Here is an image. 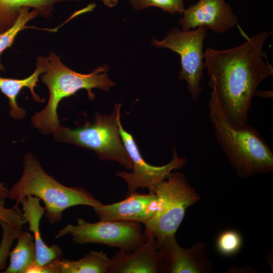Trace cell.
<instances>
[{
	"label": "cell",
	"mask_w": 273,
	"mask_h": 273,
	"mask_svg": "<svg viewBox=\"0 0 273 273\" xmlns=\"http://www.w3.org/2000/svg\"><path fill=\"white\" fill-rule=\"evenodd\" d=\"M3 234L0 244V270L6 267L7 261L10 253L13 242L17 239L23 232L22 229L14 227L0 220Z\"/></svg>",
	"instance_id": "obj_23"
},
{
	"label": "cell",
	"mask_w": 273,
	"mask_h": 273,
	"mask_svg": "<svg viewBox=\"0 0 273 273\" xmlns=\"http://www.w3.org/2000/svg\"><path fill=\"white\" fill-rule=\"evenodd\" d=\"M118 125L122 141L133 164L132 172H116L117 175L124 179L127 185V196L136 192L139 188H147L150 193L154 194L155 186L158 183L166 178L173 170L180 169L187 164L186 158L179 157L174 147L170 162L161 166L149 164L142 156L133 136L122 127L120 118Z\"/></svg>",
	"instance_id": "obj_9"
},
{
	"label": "cell",
	"mask_w": 273,
	"mask_h": 273,
	"mask_svg": "<svg viewBox=\"0 0 273 273\" xmlns=\"http://www.w3.org/2000/svg\"><path fill=\"white\" fill-rule=\"evenodd\" d=\"M92 208L101 220L144 223L159 210L160 206L155 194L144 195L136 192L121 201L109 205L101 203Z\"/></svg>",
	"instance_id": "obj_12"
},
{
	"label": "cell",
	"mask_w": 273,
	"mask_h": 273,
	"mask_svg": "<svg viewBox=\"0 0 273 273\" xmlns=\"http://www.w3.org/2000/svg\"><path fill=\"white\" fill-rule=\"evenodd\" d=\"M158 243L162 260V273L213 272L204 243H198L189 248H184L177 243L175 235L168 236Z\"/></svg>",
	"instance_id": "obj_10"
},
{
	"label": "cell",
	"mask_w": 273,
	"mask_h": 273,
	"mask_svg": "<svg viewBox=\"0 0 273 273\" xmlns=\"http://www.w3.org/2000/svg\"><path fill=\"white\" fill-rule=\"evenodd\" d=\"M243 245L241 235L237 231L228 230L222 232L218 236L216 247L219 254L230 256L237 253Z\"/></svg>",
	"instance_id": "obj_21"
},
{
	"label": "cell",
	"mask_w": 273,
	"mask_h": 273,
	"mask_svg": "<svg viewBox=\"0 0 273 273\" xmlns=\"http://www.w3.org/2000/svg\"><path fill=\"white\" fill-rule=\"evenodd\" d=\"M179 25L188 30L204 26L217 33H223L238 25V18L225 0H199L183 13Z\"/></svg>",
	"instance_id": "obj_11"
},
{
	"label": "cell",
	"mask_w": 273,
	"mask_h": 273,
	"mask_svg": "<svg viewBox=\"0 0 273 273\" xmlns=\"http://www.w3.org/2000/svg\"><path fill=\"white\" fill-rule=\"evenodd\" d=\"M209 116L216 138L238 176L247 178L273 171V153L257 130L247 123L234 128L210 95Z\"/></svg>",
	"instance_id": "obj_3"
},
{
	"label": "cell",
	"mask_w": 273,
	"mask_h": 273,
	"mask_svg": "<svg viewBox=\"0 0 273 273\" xmlns=\"http://www.w3.org/2000/svg\"><path fill=\"white\" fill-rule=\"evenodd\" d=\"M58 0H0V33L10 28L23 7L36 9L39 14L48 16Z\"/></svg>",
	"instance_id": "obj_17"
},
{
	"label": "cell",
	"mask_w": 273,
	"mask_h": 273,
	"mask_svg": "<svg viewBox=\"0 0 273 273\" xmlns=\"http://www.w3.org/2000/svg\"><path fill=\"white\" fill-rule=\"evenodd\" d=\"M9 254L10 263L3 273H28L35 264L36 249L33 236L23 231Z\"/></svg>",
	"instance_id": "obj_16"
},
{
	"label": "cell",
	"mask_w": 273,
	"mask_h": 273,
	"mask_svg": "<svg viewBox=\"0 0 273 273\" xmlns=\"http://www.w3.org/2000/svg\"><path fill=\"white\" fill-rule=\"evenodd\" d=\"M162 260L156 239L151 236L132 251L116 252L108 273H162Z\"/></svg>",
	"instance_id": "obj_13"
},
{
	"label": "cell",
	"mask_w": 273,
	"mask_h": 273,
	"mask_svg": "<svg viewBox=\"0 0 273 273\" xmlns=\"http://www.w3.org/2000/svg\"><path fill=\"white\" fill-rule=\"evenodd\" d=\"M9 192L8 187L0 181V220L14 227L22 229L23 225L27 222L22 211L20 209L8 208L5 206Z\"/></svg>",
	"instance_id": "obj_20"
},
{
	"label": "cell",
	"mask_w": 273,
	"mask_h": 273,
	"mask_svg": "<svg viewBox=\"0 0 273 273\" xmlns=\"http://www.w3.org/2000/svg\"><path fill=\"white\" fill-rule=\"evenodd\" d=\"M60 273H108L110 258L103 251H91L78 260L61 258Z\"/></svg>",
	"instance_id": "obj_18"
},
{
	"label": "cell",
	"mask_w": 273,
	"mask_h": 273,
	"mask_svg": "<svg viewBox=\"0 0 273 273\" xmlns=\"http://www.w3.org/2000/svg\"><path fill=\"white\" fill-rule=\"evenodd\" d=\"M121 104H115L109 115L96 113L94 121L76 128L61 124L54 132L56 141L73 144L95 152L102 160L118 162L127 169H132V161L122 141L118 125Z\"/></svg>",
	"instance_id": "obj_5"
},
{
	"label": "cell",
	"mask_w": 273,
	"mask_h": 273,
	"mask_svg": "<svg viewBox=\"0 0 273 273\" xmlns=\"http://www.w3.org/2000/svg\"><path fill=\"white\" fill-rule=\"evenodd\" d=\"M153 193L159 200L160 208L143 223L144 235L145 240L153 236L159 242L168 236L175 235L187 208L198 202L200 197L179 172H171L155 186Z\"/></svg>",
	"instance_id": "obj_6"
},
{
	"label": "cell",
	"mask_w": 273,
	"mask_h": 273,
	"mask_svg": "<svg viewBox=\"0 0 273 273\" xmlns=\"http://www.w3.org/2000/svg\"><path fill=\"white\" fill-rule=\"evenodd\" d=\"M48 59L39 57L36 62V67L33 73L28 77L23 79L4 78L0 76V90L9 100L10 115L15 120H21L26 114L25 110L19 106L17 102V97L21 90L28 88L32 95L33 100L38 102H43L35 94V87L37 85L38 77L46 71Z\"/></svg>",
	"instance_id": "obj_15"
},
{
	"label": "cell",
	"mask_w": 273,
	"mask_h": 273,
	"mask_svg": "<svg viewBox=\"0 0 273 273\" xmlns=\"http://www.w3.org/2000/svg\"><path fill=\"white\" fill-rule=\"evenodd\" d=\"M66 235L72 236L75 244H101L126 251L135 250L145 241L141 223L130 221L101 220L90 223L79 218L76 225L67 224L55 238Z\"/></svg>",
	"instance_id": "obj_8"
},
{
	"label": "cell",
	"mask_w": 273,
	"mask_h": 273,
	"mask_svg": "<svg viewBox=\"0 0 273 273\" xmlns=\"http://www.w3.org/2000/svg\"><path fill=\"white\" fill-rule=\"evenodd\" d=\"M207 30L204 26L188 30L173 28L163 40L155 38L152 40L154 46L168 49L180 56L181 70L178 79L187 82L193 101L198 100L202 92L200 84L204 77L203 70L205 67L203 48Z\"/></svg>",
	"instance_id": "obj_7"
},
{
	"label": "cell",
	"mask_w": 273,
	"mask_h": 273,
	"mask_svg": "<svg viewBox=\"0 0 273 273\" xmlns=\"http://www.w3.org/2000/svg\"><path fill=\"white\" fill-rule=\"evenodd\" d=\"M40 199L28 195L20 202L22 211L27 222L28 230L33 233L36 249L35 264L42 266L62 258L63 251L60 247L53 244L48 246L41 237L39 230L40 221L46 212L44 207L41 205Z\"/></svg>",
	"instance_id": "obj_14"
},
{
	"label": "cell",
	"mask_w": 273,
	"mask_h": 273,
	"mask_svg": "<svg viewBox=\"0 0 273 273\" xmlns=\"http://www.w3.org/2000/svg\"><path fill=\"white\" fill-rule=\"evenodd\" d=\"M24 168L20 178L9 189L8 198L15 201L13 207L19 209L21 200L28 195L41 200L46 209L44 216L50 224L59 222L67 209L77 206L94 207L101 202L82 187H67L48 174L31 153L23 157Z\"/></svg>",
	"instance_id": "obj_2"
},
{
	"label": "cell",
	"mask_w": 273,
	"mask_h": 273,
	"mask_svg": "<svg viewBox=\"0 0 273 273\" xmlns=\"http://www.w3.org/2000/svg\"><path fill=\"white\" fill-rule=\"evenodd\" d=\"M272 32L247 37L241 44L226 50L207 48L205 67L210 76V95L217 100L230 124L239 128L247 123L252 100L260 83L273 75V67L263 46Z\"/></svg>",
	"instance_id": "obj_1"
},
{
	"label": "cell",
	"mask_w": 273,
	"mask_h": 273,
	"mask_svg": "<svg viewBox=\"0 0 273 273\" xmlns=\"http://www.w3.org/2000/svg\"><path fill=\"white\" fill-rule=\"evenodd\" d=\"M30 8L29 7H22L14 24L10 28L0 33V56L6 49L12 46L17 34L27 28L26 26L27 23L39 14V12L36 9H33L29 11ZM0 70H6L1 62Z\"/></svg>",
	"instance_id": "obj_19"
},
{
	"label": "cell",
	"mask_w": 273,
	"mask_h": 273,
	"mask_svg": "<svg viewBox=\"0 0 273 273\" xmlns=\"http://www.w3.org/2000/svg\"><path fill=\"white\" fill-rule=\"evenodd\" d=\"M47 59L46 71L40 78L49 89L48 102L43 109L35 113L31 119L33 126L44 134H53L60 126L57 109L63 99L85 89L89 99L93 100L95 96L92 89L108 92L115 84L107 73L109 69L108 65L99 66L90 73L84 74L66 67L54 53L51 52Z\"/></svg>",
	"instance_id": "obj_4"
},
{
	"label": "cell",
	"mask_w": 273,
	"mask_h": 273,
	"mask_svg": "<svg viewBox=\"0 0 273 273\" xmlns=\"http://www.w3.org/2000/svg\"><path fill=\"white\" fill-rule=\"evenodd\" d=\"M131 7L136 11L150 7H156L170 14H182L184 9L183 0H128Z\"/></svg>",
	"instance_id": "obj_22"
}]
</instances>
